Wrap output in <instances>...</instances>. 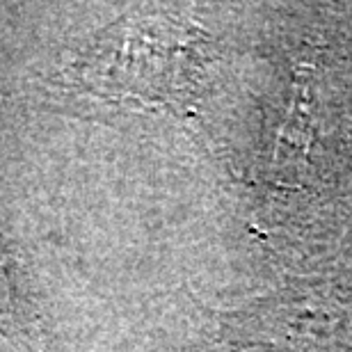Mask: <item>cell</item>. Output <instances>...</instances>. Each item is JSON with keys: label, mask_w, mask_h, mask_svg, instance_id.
<instances>
[{"label": "cell", "mask_w": 352, "mask_h": 352, "mask_svg": "<svg viewBox=\"0 0 352 352\" xmlns=\"http://www.w3.org/2000/svg\"><path fill=\"white\" fill-rule=\"evenodd\" d=\"M12 256L0 241V316L14 311V279H12Z\"/></svg>", "instance_id": "cell-1"}]
</instances>
